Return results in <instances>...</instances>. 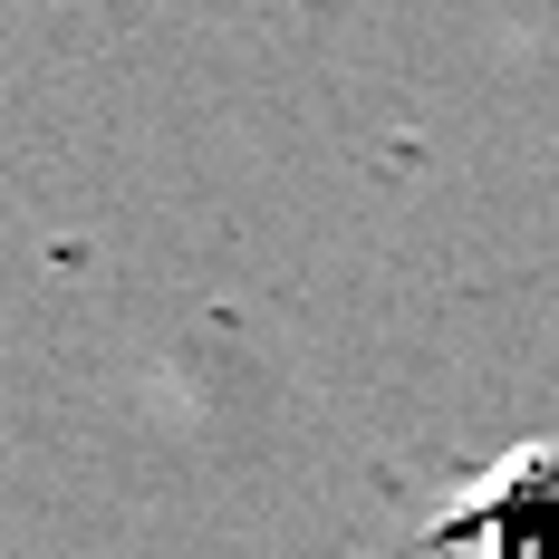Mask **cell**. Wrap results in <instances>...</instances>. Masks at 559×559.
I'll use <instances>...</instances> for the list:
<instances>
[{
  "label": "cell",
  "mask_w": 559,
  "mask_h": 559,
  "mask_svg": "<svg viewBox=\"0 0 559 559\" xmlns=\"http://www.w3.org/2000/svg\"><path fill=\"white\" fill-rule=\"evenodd\" d=\"M463 531L483 559H559V444L502 453L463 511Z\"/></svg>",
  "instance_id": "1"
}]
</instances>
